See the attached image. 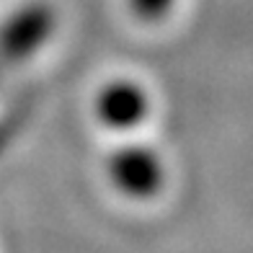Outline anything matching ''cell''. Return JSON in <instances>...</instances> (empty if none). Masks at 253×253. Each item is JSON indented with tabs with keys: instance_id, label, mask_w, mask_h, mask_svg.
Returning <instances> with one entry per match:
<instances>
[{
	"instance_id": "3",
	"label": "cell",
	"mask_w": 253,
	"mask_h": 253,
	"mask_svg": "<svg viewBox=\"0 0 253 253\" xmlns=\"http://www.w3.org/2000/svg\"><path fill=\"white\" fill-rule=\"evenodd\" d=\"M96 117L109 129H132L137 126L150 111V98L147 93L134 83V80H109L93 101Z\"/></svg>"
},
{
	"instance_id": "1",
	"label": "cell",
	"mask_w": 253,
	"mask_h": 253,
	"mask_svg": "<svg viewBox=\"0 0 253 253\" xmlns=\"http://www.w3.org/2000/svg\"><path fill=\"white\" fill-rule=\"evenodd\" d=\"M106 173L119 194L129 199H150L163 189L166 170L163 160L145 145H124L111 153L106 163Z\"/></svg>"
},
{
	"instance_id": "2",
	"label": "cell",
	"mask_w": 253,
	"mask_h": 253,
	"mask_svg": "<svg viewBox=\"0 0 253 253\" xmlns=\"http://www.w3.org/2000/svg\"><path fill=\"white\" fill-rule=\"evenodd\" d=\"M57 16L47 3H29L18 8L0 26V60L16 62L34 54L52 37Z\"/></svg>"
},
{
	"instance_id": "4",
	"label": "cell",
	"mask_w": 253,
	"mask_h": 253,
	"mask_svg": "<svg viewBox=\"0 0 253 253\" xmlns=\"http://www.w3.org/2000/svg\"><path fill=\"white\" fill-rule=\"evenodd\" d=\"M176 0H129V8L137 18L142 21H158L163 18L170 8H173Z\"/></svg>"
}]
</instances>
